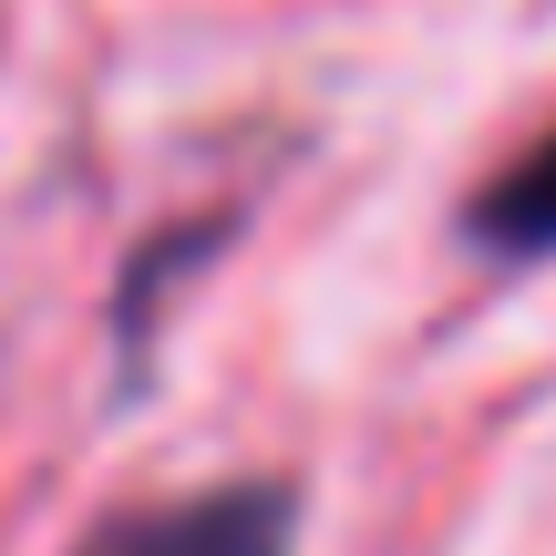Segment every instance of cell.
I'll return each mask as SVG.
<instances>
[{
	"mask_svg": "<svg viewBox=\"0 0 556 556\" xmlns=\"http://www.w3.org/2000/svg\"><path fill=\"white\" fill-rule=\"evenodd\" d=\"M289 495L278 484H217L186 505H135V516L93 526L73 556H289Z\"/></svg>",
	"mask_w": 556,
	"mask_h": 556,
	"instance_id": "6da1fadb",
	"label": "cell"
},
{
	"mask_svg": "<svg viewBox=\"0 0 556 556\" xmlns=\"http://www.w3.org/2000/svg\"><path fill=\"white\" fill-rule=\"evenodd\" d=\"M475 238L495 248V258H556V135L526 165L495 176V197L475 206Z\"/></svg>",
	"mask_w": 556,
	"mask_h": 556,
	"instance_id": "7a4b0ae2",
	"label": "cell"
}]
</instances>
